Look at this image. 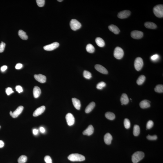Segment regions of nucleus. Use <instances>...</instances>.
<instances>
[{
	"label": "nucleus",
	"mask_w": 163,
	"mask_h": 163,
	"mask_svg": "<svg viewBox=\"0 0 163 163\" xmlns=\"http://www.w3.org/2000/svg\"><path fill=\"white\" fill-rule=\"evenodd\" d=\"M68 159L72 162L82 161L85 160V157L82 155L77 153L72 154L68 157Z\"/></svg>",
	"instance_id": "f257e3e1"
},
{
	"label": "nucleus",
	"mask_w": 163,
	"mask_h": 163,
	"mask_svg": "<svg viewBox=\"0 0 163 163\" xmlns=\"http://www.w3.org/2000/svg\"><path fill=\"white\" fill-rule=\"evenodd\" d=\"M144 153L142 151H137L133 155L132 157V160L133 163H137L139 162L144 157Z\"/></svg>",
	"instance_id": "f03ea898"
},
{
	"label": "nucleus",
	"mask_w": 163,
	"mask_h": 163,
	"mask_svg": "<svg viewBox=\"0 0 163 163\" xmlns=\"http://www.w3.org/2000/svg\"><path fill=\"white\" fill-rule=\"evenodd\" d=\"M154 13L158 18H162L163 17V5H158L156 6L153 9Z\"/></svg>",
	"instance_id": "7ed1b4c3"
},
{
	"label": "nucleus",
	"mask_w": 163,
	"mask_h": 163,
	"mask_svg": "<svg viewBox=\"0 0 163 163\" xmlns=\"http://www.w3.org/2000/svg\"><path fill=\"white\" fill-rule=\"evenodd\" d=\"M124 52L123 50L120 47H117L114 49V57L117 59H121L123 57Z\"/></svg>",
	"instance_id": "20e7f679"
},
{
	"label": "nucleus",
	"mask_w": 163,
	"mask_h": 163,
	"mask_svg": "<svg viewBox=\"0 0 163 163\" xmlns=\"http://www.w3.org/2000/svg\"><path fill=\"white\" fill-rule=\"evenodd\" d=\"M70 25L72 29L76 31L79 29L81 27V24L77 20L72 19L70 22Z\"/></svg>",
	"instance_id": "39448f33"
},
{
	"label": "nucleus",
	"mask_w": 163,
	"mask_h": 163,
	"mask_svg": "<svg viewBox=\"0 0 163 163\" xmlns=\"http://www.w3.org/2000/svg\"><path fill=\"white\" fill-rule=\"evenodd\" d=\"M144 63L143 60L141 58L138 57L135 59L134 65L135 69L137 71H139L142 68Z\"/></svg>",
	"instance_id": "423d86ee"
},
{
	"label": "nucleus",
	"mask_w": 163,
	"mask_h": 163,
	"mask_svg": "<svg viewBox=\"0 0 163 163\" xmlns=\"http://www.w3.org/2000/svg\"><path fill=\"white\" fill-rule=\"evenodd\" d=\"M66 119L67 124L69 126H72L74 124V117L71 113H68L66 115Z\"/></svg>",
	"instance_id": "0eeeda50"
},
{
	"label": "nucleus",
	"mask_w": 163,
	"mask_h": 163,
	"mask_svg": "<svg viewBox=\"0 0 163 163\" xmlns=\"http://www.w3.org/2000/svg\"><path fill=\"white\" fill-rule=\"evenodd\" d=\"M59 46V44L57 42H55L49 45H47L44 47L45 50L51 51L56 49Z\"/></svg>",
	"instance_id": "6e6552de"
},
{
	"label": "nucleus",
	"mask_w": 163,
	"mask_h": 163,
	"mask_svg": "<svg viewBox=\"0 0 163 163\" xmlns=\"http://www.w3.org/2000/svg\"><path fill=\"white\" fill-rule=\"evenodd\" d=\"M131 36L133 39H140L143 37V33L140 31L135 30L131 32Z\"/></svg>",
	"instance_id": "1a4fd4ad"
},
{
	"label": "nucleus",
	"mask_w": 163,
	"mask_h": 163,
	"mask_svg": "<svg viewBox=\"0 0 163 163\" xmlns=\"http://www.w3.org/2000/svg\"><path fill=\"white\" fill-rule=\"evenodd\" d=\"M131 12L129 10H125L119 12L118 17L121 19L126 18L130 15Z\"/></svg>",
	"instance_id": "9d476101"
},
{
	"label": "nucleus",
	"mask_w": 163,
	"mask_h": 163,
	"mask_svg": "<svg viewBox=\"0 0 163 163\" xmlns=\"http://www.w3.org/2000/svg\"><path fill=\"white\" fill-rule=\"evenodd\" d=\"M24 107L22 106H19L17 107V109L12 112L11 117L14 118H16L19 116V115L22 112L23 110Z\"/></svg>",
	"instance_id": "9b49d317"
},
{
	"label": "nucleus",
	"mask_w": 163,
	"mask_h": 163,
	"mask_svg": "<svg viewBox=\"0 0 163 163\" xmlns=\"http://www.w3.org/2000/svg\"><path fill=\"white\" fill-rule=\"evenodd\" d=\"M45 109V107L44 106H41V107H38L34 112L33 116L34 117L39 116L44 112Z\"/></svg>",
	"instance_id": "f8f14e48"
},
{
	"label": "nucleus",
	"mask_w": 163,
	"mask_h": 163,
	"mask_svg": "<svg viewBox=\"0 0 163 163\" xmlns=\"http://www.w3.org/2000/svg\"><path fill=\"white\" fill-rule=\"evenodd\" d=\"M95 68L97 71L101 73L107 74L108 73V71L106 68L103 66L99 64H96L95 66Z\"/></svg>",
	"instance_id": "ddd939ff"
},
{
	"label": "nucleus",
	"mask_w": 163,
	"mask_h": 163,
	"mask_svg": "<svg viewBox=\"0 0 163 163\" xmlns=\"http://www.w3.org/2000/svg\"><path fill=\"white\" fill-rule=\"evenodd\" d=\"M34 78L37 81L41 83H45L46 82V77L41 74L34 75Z\"/></svg>",
	"instance_id": "4468645a"
},
{
	"label": "nucleus",
	"mask_w": 163,
	"mask_h": 163,
	"mask_svg": "<svg viewBox=\"0 0 163 163\" xmlns=\"http://www.w3.org/2000/svg\"><path fill=\"white\" fill-rule=\"evenodd\" d=\"M94 131V129L92 125H90L86 129L84 130L83 132V134L87 136H90L93 134Z\"/></svg>",
	"instance_id": "2eb2a0df"
},
{
	"label": "nucleus",
	"mask_w": 163,
	"mask_h": 163,
	"mask_svg": "<svg viewBox=\"0 0 163 163\" xmlns=\"http://www.w3.org/2000/svg\"><path fill=\"white\" fill-rule=\"evenodd\" d=\"M112 140V137L110 134L109 133L106 134L104 137V141L105 143L107 145H110L111 143Z\"/></svg>",
	"instance_id": "dca6fc26"
},
{
	"label": "nucleus",
	"mask_w": 163,
	"mask_h": 163,
	"mask_svg": "<svg viewBox=\"0 0 163 163\" xmlns=\"http://www.w3.org/2000/svg\"><path fill=\"white\" fill-rule=\"evenodd\" d=\"M151 102L149 100H144L142 101L140 103V107L144 109L148 108L151 106L150 103Z\"/></svg>",
	"instance_id": "f3484780"
},
{
	"label": "nucleus",
	"mask_w": 163,
	"mask_h": 163,
	"mask_svg": "<svg viewBox=\"0 0 163 163\" xmlns=\"http://www.w3.org/2000/svg\"><path fill=\"white\" fill-rule=\"evenodd\" d=\"M41 93V91L40 88L38 86L34 87L33 90V94L34 97L38 98L40 96Z\"/></svg>",
	"instance_id": "a211bd4d"
},
{
	"label": "nucleus",
	"mask_w": 163,
	"mask_h": 163,
	"mask_svg": "<svg viewBox=\"0 0 163 163\" xmlns=\"http://www.w3.org/2000/svg\"><path fill=\"white\" fill-rule=\"evenodd\" d=\"M72 101L74 107L76 109L79 110L80 109L81 105L80 101L76 98H73Z\"/></svg>",
	"instance_id": "6ab92c4d"
},
{
	"label": "nucleus",
	"mask_w": 163,
	"mask_h": 163,
	"mask_svg": "<svg viewBox=\"0 0 163 163\" xmlns=\"http://www.w3.org/2000/svg\"><path fill=\"white\" fill-rule=\"evenodd\" d=\"M108 29L110 30L115 34H118L120 32V30L118 27L116 25H109L108 26Z\"/></svg>",
	"instance_id": "aec40b11"
},
{
	"label": "nucleus",
	"mask_w": 163,
	"mask_h": 163,
	"mask_svg": "<svg viewBox=\"0 0 163 163\" xmlns=\"http://www.w3.org/2000/svg\"><path fill=\"white\" fill-rule=\"evenodd\" d=\"M121 101L122 105H127L129 101L128 96L125 93H123L122 94L121 98Z\"/></svg>",
	"instance_id": "412c9836"
},
{
	"label": "nucleus",
	"mask_w": 163,
	"mask_h": 163,
	"mask_svg": "<svg viewBox=\"0 0 163 163\" xmlns=\"http://www.w3.org/2000/svg\"><path fill=\"white\" fill-rule=\"evenodd\" d=\"M95 106V103L94 102H92L90 103L85 108V112L86 113H88L92 111V110L94 108Z\"/></svg>",
	"instance_id": "4be33fe9"
},
{
	"label": "nucleus",
	"mask_w": 163,
	"mask_h": 163,
	"mask_svg": "<svg viewBox=\"0 0 163 163\" xmlns=\"http://www.w3.org/2000/svg\"><path fill=\"white\" fill-rule=\"evenodd\" d=\"M144 26L147 28L154 29L157 28V25L154 23L151 22H147L144 24Z\"/></svg>",
	"instance_id": "5701e85b"
},
{
	"label": "nucleus",
	"mask_w": 163,
	"mask_h": 163,
	"mask_svg": "<svg viewBox=\"0 0 163 163\" xmlns=\"http://www.w3.org/2000/svg\"><path fill=\"white\" fill-rule=\"evenodd\" d=\"M96 43L99 47H103L104 46L105 42L103 39L100 37L97 38L96 39Z\"/></svg>",
	"instance_id": "b1692460"
},
{
	"label": "nucleus",
	"mask_w": 163,
	"mask_h": 163,
	"mask_svg": "<svg viewBox=\"0 0 163 163\" xmlns=\"http://www.w3.org/2000/svg\"><path fill=\"white\" fill-rule=\"evenodd\" d=\"M18 35L22 39L24 40H27L28 39V36L26 34V32L22 30H20L18 31Z\"/></svg>",
	"instance_id": "393cba45"
},
{
	"label": "nucleus",
	"mask_w": 163,
	"mask_h": 163,
	"mask_svg": "<svg viewBox=\"0 0 163 163\" xmlns=\"http://www.w3.org/2000/svg\"><path fill=\"white\" fill-rule=\"evenodd\" d=\"M140 128L139 126L137 125H135L134 126L133 129V134L134 136H137L139 135L140 133Z\"/></svg>",
	"instance_id": "a878e982"
},
{
	"label": "nucleus",
	"mask_w": 163,
	"mask_h": 163,
	"mask_svg": "<svg viewBox=\"0 0 163 163\" xmlns=\"http://www.w3.org/2000/svg\"><path fill=\"white\" fill-rule=\"evenodd\" d=\"M105 116L106 118L109 120H114L115 118V114L111 112H107L105 114Z\"/></svg>",
	"instance_id": "bb28decb"
},
{
	"label": "nucleus",
	"mask_w": 163,
	"mask_h": 163,
	"mask_svg": "<svg viewBox=\"0 0 163 163\" xmlns=\"http://www.w3.org/2000/svg\"><path fill=\"white\" fill-rule=\"evenodd\" d=\"M146 77L145 76L142 75L140 76L137 79V83L138 85H141L143 84L145 80Z\"/></svg>",
	"instance_id": "cd10ccee"
},
{
	"label": "nucleus",
	"mask_w": 163,
	"mask_h": 163,
	"mask_svg": "<svg viewBox=\"0 0 163 163\" xmlns=\"http://www.w3.org/2000/svg\"><path fill=\"white\" fill-rule=\"evenodd\" d=\"M86 50L88 52L92 53L94 52L95 49L93 45L89 44L86 46Z\"/></svg>",
	"instance_id": "c85d7f7f"
},
{
	"label": "nucleus",
	"mask_w": 163,
	"mask_h": 163,
	"mask_svg": "<svg viewBox=\"0 0 163 163\" xmlns=\"http://www.w3.org/2000/svg\"><path fill=\"white\" fill-rule=\"evenodd\" d=\"M27 160V157L25 155L21 156L18 159V163H25Z\"/></svg>",
	"instance_id": "c756f323"
},
{
	"label": "nucleus",
	"mask_w": 163,
	"mask_h": 163,
	"mask_svg": "<svg viewBox=\"0 0 163 163\" xmlns=\"http://www.w3.org/2000/svg\"><path fill=\"white\" fill-rule=\"evenodd\" d=\"M155 91L158 93H163V85H157L154 89Z\"/></svg>",
	"instance_id": "7c9ffc66"
},
{
	"label": "nucleus",
	"mask_w": 163,
	"mask_h": 163,
	"mask_svg": "<svg viewBox=\"0 0 163 163\" xmlns=\"http://www.w3.org/2000/svg\"><path fill=\"white\" fill-rule=\"evenodd\" d=\"M83 75L84 78L87 79H90L92 77V74L88 71L85 70L83 73Z\"/></svg>",
	"instance_id": "2f4dec72"
},
{
	"label": "nucleus",
	"mask_w": 163,
	"mask_h": 163,
	"mask_svg": "<svg viewBox=\"0 0 163 163\" xmlns=\"http://www.w3.org/2000/svg\"><path fill=\"white\" fill-rule=\"evenodd\" d=\"M106 83L103 82H101L98 83L96 85L97 88L98 90H102L106 86Z\"/></svg>",
	"instance_id": "473e14b6"
},
{
	"label": "nucleus",
	"mask_w": 163,
	"mask_h": 163,
	"mask_svg": "<svg viewBox=\"0 0 163 163\" xmlns=\"http://www.w3.org/2000/svg\"><path fill=\"white\" fill-rule=\"evenodd\" d=\"M124 125L125 128L126 129H128L130 127V121L127 118L125 119L124 121Z\"/></svg>",
	"instance_id": "72a5a7b5"
},
{
	"label": "nucleus",
	"mask_w": 163,
	"mask_h": 163,
	"mask_svg": "<svg viewBox=\"0 0 163 163\" xmlns=\"http://www.w3.org/2000/svg\"><path fill=\"white\" fill-rule=\"evenodd\" d=\"M36 1L38 6L40 7H42L45 5V1L44 0H37Z\"/></svg>",
	"instance_id": "f704fd0d"
},
{
	"label": "nucleus",
	"mask_w": 163,
	"mask_h": 163,
	"mask_svg": "<svg viewBox=\"0 0 163 163\" xmlns=\"http://www.w3.org/2000/svg\"><path fill=\"white\" fill-rule=\"evenodd\" d=\"M153 121L151 120H150L147 122L146 124L147 129H150L152 128L153 125Z\"/></svg>",
	"instance_id": "c9c22d12"
},
{
	"label": "nucleus",
	"mask_w": 163,
	"mask_h": 163,
	"mask_svg": "<svg viewBox=\"0 0 163 163\" xmlns=\"http://www.w3.org/2000/svg\"><path fill=\"white\" fill-rule=\"evenodd\" d=\"M5 46V43L3 42H1L0 44V53H2L4 51Z\"/></svg>",
	"instance_id": "e433bc0d"
},
{
	"label": "nucleus",
	"mask_w": 163,
	"mask_h": 163,
	"mask_svg": "<svg viewBox=\"0 0 163 163\" xmlns=\"http://www.w3.org/2000/svg\"><path fill=\"white\" fill-rule=\"evenodd\" d=\"M44 160L46 163H52V159L49 156H46L44 158Z\"/></svg>",
	"instance_id": "4c0bfd02"
},
{
	"label": "nucleus",
	"mask_w": 163,
	"mask_h": 163,
	"mask_svg": "<svg viewBox=\"0 0 163 163\" xmlns=\"http://www.w3.org/2000/svg\"><path fill=\"white\" fill-rule=\"evenodd\" d=\"M147 139L150 140H156L157 139V135H154V136H151L150 135H148L147 137Z\"/></svg>",
	"instance_id": "58836bf2"
},
{
	"label": "nucleus",
	"mask_w": 163,
	"mask_h": 163,
	"mask_svg": "<svg viewBox=\"0 0 163 163\" xmlns=\"http://www.w3.org/2000/svg\"><path fill=\"white\" fill-rule=\"evenodd\" d=\"M6 92L8 96L10 95L11 93L14 92L12 89L10 87H8L6 89Z\"/></svg>",
	"instance_id": "ea45409f"
},
{
	"label": "nucleus",
	"mask_w": 163,
	"mask_h": 163,
	"mask_svg": "<svg viewBox=\"0 0 163 163\" xmlns=\"http://www.w3.org/2000/svg\"><path fill=\"white\" fill-rule=\"evenodd\" d=\"M16 91L19 93H21L23 92L22 88L20 85H17L16 87Z\"/></svg>",
	"instance_id": "a19ab883"
},
{
	"label": "nucleus",
	"mask_w": 163,
	"mask_h": 163,
	"mask_svg": "<svg viewBox=\"0 0 163 163\" xmlns=\"http://www.w3.org/2000/svg\"><path fill=\"white\" fill-rule=\"evenodd\" d=\"M159 56L158 54H154L151 57V60L153 61H155L159 59Z\"/></svg>",
	"instance_id": "79ce46f5"
},
{
	"label": "nucleus",
	"mask_w": 163,
	"mask_h": 163,
	"mask_svg": "<svg viewBox=\"0 0 163 163\" xmlns=\"http://www.w3.org/2000/svg\"><path fill=\"white\" fill-rule=\"evenodd\" d=\"M22 64L21 63H18L15 66V68L17 70H19L21 69L22 67Z\"/></svg>",
	"instance_id": "37998d69"
},
{
	"label": "nucleus",
	"mask_w": 163,
	"mask_h": 163,
	"mask_svg": "<svg viewBox=\"0 0 163 163\" xmlns=\"http://www.w3.org/2000/svg\"><path fill=\"white\" fill-rule=\"evenodd\" d=\"M7 68V67L6 66H3L1 68V70L2 72H4L6 71Z\"/></svg>",
	"instance_id": "c03bdc74"
},
{
	"label": "nucleus",
	"mask_w": 163,
	"mask_h": 163,
	"mask_svg": "<svg viewBox=\"0 0 163 163\" xmlns=\"http://www.w3.org/2000/svg\"><path fill=\"white\" fill-rule=\"evenodd\" d=\"M4 143L3 141L0 140V148H3L4 146Z\"/></svg>",
	"instance_id": "a18cd8bd"
},
{
	"label": "nucleus",
	"mask_w": 163,
	"mask_h": 163,
	"mask_svg": "<svg viewBox=\"0 0 163 163\" xmlns=\"http://www.w3.org/2000/svg\"><path fill=\"white\" fill-rule=\"evenodd\" d=\"M33 134L34 135H37L38 133V130L36 129H33Z\"/></svg>",
	"instance_id": "49530a36"
},
{
	"label": "nucleus",
	"mask_w": 163,
	"mask_h": 163,
	"mask_svg": "<svg viewBox=\"0 0 163 163\" xmlns=\"http://www.w3.org/2000/svg\"><path fill=\"white\" fill-rule=\"evenodd\" d=\"M40 132L42 133H44L45 132V129L44 128L42 127H40Z\"/></svg>",
	"instance_id": "de8ad7c7"
},
{
	"label": "nucleus",
	"mask_w": 163,
	"mask_h": 163,
	"mask_svg": "<svg viewBox=\"0 0 163 163\" xmlns=\"http://www.w3.org/2000/svg\"><path fill=\"white\" fill-rule=\"evenodd\" d=\"M12 112L11 111H10V115H11H11H12Z\"/></svg>",
	"instance_id": "09e8293b"
},
{
	"label": "nucleus",
	"mask_w": 163,
	"mask_h": 163,
	"mask_svg": "<svg viewBox=\"0 0 163 163\" xmlns=\"http://www.w3.org/2000/svg\"><path fill=\"white\" fill-rule=\"evenodd\" d=\"M63 0H58L57 1H58L59 2H62V1H63Z\"/></svg>",
	"instance_id": "8fccbe9b"
},
{
	"label": "nucleus",
	"mask_w": 163,
	"mask_h": 163,
	"mask_svg": "<svg viewBox=\"0 0 163 163\" xmlns=\"http://www.w3.org/2000/svg\"></svg>",
	"instance_id": "3c124183"
}]
</instances>
